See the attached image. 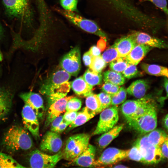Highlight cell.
Here are the masks:
<instances>
[{
  "label": "cell",
  "mask_w": 168,
  "mask_h": 168,
  "mask_svg": "<svg viewBox=\"0 0 168 168\" xmlns=\"http://www.w3.org/2000/svg\"><path fill=\"white\" fill-rule=\"evenodd\" d=\"M71 76L62 69L55 72L43 83L40 92L47 97L48 107L55 101L66 96L71 88V82L68 81Z\"/></svg>",
  "instance_id": "cell-1"
},
{
  "label": "cell",
  "mask_w": 168,
  "mask_h": 168,
  "mask_svg": "<svg viewBox=\"0 0 168 168\" xmlns=\"http://www.w3.org/2000/svg\"><path fill=\"white\" fill-rule=\"evenodd\" d=\"M2 143L6 149L12 152L28 150L33 146V140L28 130L17 125L12 126L7 131Z\"/></svg>",
  "instance_id": "cell-2"
},
{
  "label": "cell",
  "mask_w": 168,
  "mask_h": 168,
  "mask_svg": "<svg viewBox=\"0 0 168 168\" xmlns=\"http://www.w3.org/2000/svg\"><path fill=\"white\" fill-rule=\"evenodd\" d=\"M6 11L11 17L26 25L33 21V12L29 0H2Z\"/></svg>",
  "instance_id": "cell-3"
},
{
  "label": "cell",
  "mask_w": 168,
  "mask_h": 168,
  "mask_svg": "<svg viewBox=\"0 0 168 168\" xmlns=\"http://www.w3.org/2000/svg\"><path fill=\"white\" fill-rule=\"evenodd\" d=\"M55 9L71 23L83 30L106 40V34L95 21L84 18L75 12L58 8Z\"/></svg>",
  "instance_id": "cell-4"
},
{
  "label": "cell",
  "mask_w": 168,
  "mask_h": 168,
  "mask_svg": "<svg viewBox=\"0 0 168 168\" xmlns=\"http://www.w3.org/2000/svg\"><path fill=\"white\" fill-rule=\"evenodd\" d=\"M91 136L84 133L77 134L67 140L63 153V158L71 161L81 154L89 144Z\"/></svg>",
  "instance_id": "cell-5"
},
{
  "label": "cell",
  "mask_w": 168,
  "mask_h": 168,
  "mask_svg": "<svg viewBox=\"0 0 168 168\" xmlns=\"http://www.w3.org/2000/svg\"><path fill=\"white\" fill-rule=\"evenodd\" d=\"M157 122V113L154 105L142 115L127 122L134 130L141 134H145L156 129Z\"/></svg>",
  "instance_id": "cell-6"
},
{
  "label": "cell",
  "mask_w": 168,
  "mask_h": 168,
  "mask_svg": "<svg viewBox=\"0 0 168 168\" xmlns=\"http://www.w3.org/2000/svg\"><path fill=\"white\" fill-rule=\"evenodd\" d=\"M134 145L139 149L143 158V163L148 164L159 162L163 157L160 147L150 144L147 139V135L138 138Z\"/></svg>",
  "instance_id": "cell-7"
},
{
  "label": "cell",
  "mask_w": 168,
  "mask_h": 168,
  "mask_svg": "<svg viewBox=\"0 0 168 168\" xmlns=\"http://www.w3.org/2000/svg\"><path fill=\"white\" fill-rule=\"evenodd\" d=\"M97 126L92 134H102L110 130L115 126L119 119L117 105L109 107L101 111Z\"/></svg>",
  "instance_id": "cell-8"
},
{
  "label": "cell",
  "mask_w": 168,
  "mask_h": 168,
  "mask_svg": "<svg viewBox=\"0 0 168 168\" xmlns=\"http://www.w3.org/2000/svg\"><path fill=\"white\" fill-rule=\"evenodd\" d=\"M62 158L63 153L61 151L51 155L35 150L30 155L29 164L31 168H53Z\"/></svg>",
  "instance_id": "cell-9"
},
{
  "label": "cell",
  "mask_w": 168,
  "mask_h": 168,
  "mask_svg": "<svg viewBox=\"0 0 168 168\" xmlns=\"http://www.w3.org/2000/svg\"><path fill=\"white\" fill-rule=\"evenodd\" d=\"M60 65L71 75L76 77L81 68V53L78 46L72 49L62 58Z\"/></svg>",
  "instance_id": "cell-10"
},
{
  "label": "cell",
  "mask_w": 168,
  "mask_h": 168,
  "mask_svg": "<svg viewBox=\"0 0 168 168\" xmlns=\"http://www.w3.org/2000/svg\"><path fill=\"white\" fill-rule=\"evenodd\" d=\"M128 150H122L115 147L105 149L100 157L95 161L93 167H98L113 164L127 158Z\"/></svg>",
  "instance_id": "cell-11"
},
{
  "label": "cell",
  "mask_w": 168,
  "mask_h": 168,
  "mask_svg": "<svg viewBox=\"0 0 168 168\" xmlns=\"http://www.w3.org/2000/svg\"><path fill=\"white\" fill-rule=\"evenodd\" d=\"M21 116L25 128L35 138H39V124L38 118L34 110L29 105L25 104L22 110Z\"/></svg>",
  "instance_id": "cell-12"
},
{
  "label": "cell",
  "mask_w": 168,
  "mask_h": 168,
  "mask_svg": "<svg viewBox=\"0 0 168 168\" xmlns=\"http://www.w3.org/2000/svg\"><path fill=\"white\" fill-rule=\"evenodd\" d=\"M63 146V141L58 133L52 131L47 132L43 136L40 145L41 150L56 153Z\"/></svg>",
  "instance_id": "cell-13"
},
{
  "label": "cell",
  "mask_w": 168,
  "mask_h": 168,
  "mask_svg": "<svg viewBox=\"0 0 168 168\" xmlns=\"http://www.w3.org/2000/svg\"><path fill=\"white\" fill-rule=\"evenodd\" d=\"M19 96L25 104L29 105L34 110L38 118H43L45 108L43 99L39 94L29 91L22 93Z\"/></svg>",
  "instance_id": "cell-14"
},
{
  "label": "cell",
  "mask_w": 168,
  "mask_h": 168,
  "mask_svg": "<svg viewBox=\"0 0 168 168\" xmlns=\"http://www.w3.org/2000/svg\"><path fill=\"white\" fill-rule=\"evenodd\" d=\"M73 96H65L53 103L49 107L45 126H49L52 121L60 114L64 112L68 101Z\"/></svg>",
  "instance_id": "cell-15"
},
{
  "label": "cell",
  "mask_w": 168,
  "mask_h": 168,
  "mask_svg": "<svg viewBox=\"0 0 168 168\" xmlns=\"http://www.w3.org/2000/svg\"><path fill=\"white\" fill-rule=\"evenodd\" d=\"M96 148L89 144L86 148L79 155L72 160L70 164L83 167H92L95 161Z\"/></svg>",
  "instance_id": "cell-16"
},
{
  "label": "cell",
  "mask_w": 168,
  "mask_h": 168,
  "mask_svg": "<svg viewBox=\"0 0 168 168\" xmlns=\"http://www.w3.org/2000/svg\"><path fill=\"white\" fill-rule=\"evenodd\" d=\"M137 44H142L151 47L166 48L167 45L163 40L153 37L148 34L141 32H135L131 34Z\"/></svg>",
  "instance_id": "cell-17"
},
{
  "label": "cell",
  "mask_w": 168,
  "mask_h": 168,
  "mask_svg": "<svg viewBox=\"0 0 168 168\" xmlns=\"http://www.w3.org/2000/svg\"><path fill=\"white\" fill-rule=\"evenodd\" d=\"M12 97L10 91L0 87V121L6 119L9 113Z\"/></svg>",
  "instance_id": "cell-18"
},
{
  "label": "cell",
  "mask_w": 168,
  "mask_h": 168,
  "mask_svg": "<svg viewBox=\"0 0 168 168\" xmlns=\"http://www.w3.org/2000/svg\"><path fill=\"white\" fill-rule=\"evenodd\" d=\"M137 45L131 35L124 36L116 41L113 45L119 57H126Z\"/></svg>",
  "instance_id": "cell-19"
},
{
  "label": "cell",
  "mask_w": 168,
  "mask_h": 168,
  "mask_svg": "<svg viewBox=\"0 0 168 168\" xmlns=\"http://www.w3.org/2000/svg\"><path fill=\"white\" fill-rule=\"evenodd\" d=\"M151 48L144 44H137L126 58L130 64L136 65L144 58Z\"/></svg>",
  "instance_id": "cell-20"
},
{
  "label": "cell",
  "mask_w": 168,
  "mask_h": 168,
  "mask_svg": "<svg viewBox=\"0 0 168 168\" xmlns=\"http://www.w3.org/2000/svg\"><path fill=\"white\" fill-rule=\"evenodd\" d=\"M123 124L115 126L110 130L102 133L97 141L99 148L103 149L107 147L118 136L123 129Z\"/></svg>",
  "instance_id": "cell-21"
},
{
  "label": "cell",
  "mask_w": 168,
  "mask_h": 168,
  "mask_svg": "<svg viewBox=\"0 0 168 168\" xmlns=\"http://www.w3.org/2000/svg\"><path fill=\"white\" fill-rule=\"evenodd\" d=\"M149 87L148 83L146 80L140 79L133 82L126 90L128 94L139 99L145 96Z\"/></svg>",
  "instance_id": "cell-22"
},
{
  "label": "cell",
  "mask_w": 168,
  "mask_h": 168,
  "mask_svg": "<svg viewBox=\"0 0 168 168\" xmlns=\"http://www.w3.org/2000/svg\"><path fill=\"white\" fill-rule=\"evenodd\" d=\"M71 87L77 95L86 97L92 93V86L89 85L83 76H80L71 83Z\"/></svg>",
  "instance_id": "cell-23"
},
{
  "label": "cell",
  "mask_w": 168,
  "mask_h": 168,
  "mask_svg": "<svg viewBox=\"0 0 168 168\" xmlns=\"http://www.w3.org/2000/svg\"><path fill=\"white\" fill-rule=\"evenodd\" d=\"M142 102V98L137 100H128L123 103L121 106L122 114L127 121L134 116Z\"/></svg>",
  "instance_id": "cell-24"
},
{
  "label": "cell",
  "mask_w": 168,
  "mask_h": 168,
  "mask_svg": "<svg viewBox=\"0 0 168 168\" xmlns=\"http://www.w3.org/2000/svg\"><path fill=\"white\" fill-rule=\"evenodd\" d=\"M96 114L89 110L86 107L78 112L74 121L68 126L67 131H68L77 127L81 126L93 118Z\"/></svg>",
  "instance_id": "cell-25"
},
{
  "label": "cell",
  "mask_w": 168,
  "mask_h": 168,
  "mask_svg": "<svg viewBox=\"0 0 168 168\" xmlns=\"http://www.w3.org/2000/svg\"><path fill=\"white\" fill-rule=\"evenodd\" d=\"M147 135V139L151 144L160 147L166 140L168 138L167 134L163 131L154 129Z\"/></svg>",
  "instance_id": "cell-26"
},
{
  "label": "cell",
  "mask_w": 168,
  "mask_h": 168,
  "mask_svg": "<svg viewBox=\"0 0 168 168\" xmlns=\"http://www.w3.org/2000/svg\"><path fill=\"white\" fill-rule=\"evenodd\" d=\"M142 69L146 73L155 76L168 77L167 68L156 64H149L144 63L141 65Z\"/></svg>",
  "instance_id": "cell-27"
},
{
  "label": "cell",
  "mask_w": 168,
  "mask_h": 168,
  "mask_svg": "<svg viewBox=\"0 0 168 168\" xmlns=\"http://www.w3.org/2000/svg\"><path fill=\"white\" fill-rule=\"evenodd\" d=\"M103 78L105 82H109L118 86L122 85L125 82V78L122 74L112 70L105 72Z\"/></svg>",
  "instance_id": "cell-28"
},
{
  "label": "cell",
  "mask_w": 168,
  "mask_h": 168,
  "mask_svg": "<svg viewBox=\"0 0 168 168\" xmlns=\"http://www.w3.org/2000/svg\"><path fill=\"white\" fill-rule=\"evenodd\" d=\"M83 77L90 86H93L100 84L102 82V76L101 73H97L89 68L84 73Z\"/></svg>",
  "instance_id": "cell-29"
},
{
  "label": "cell",
  "mask_w": 168,
  "mask_h": 168,
  "mask_svg": "<svg viewBox=\"0 0 168 168\" xmlns=\"http://www.w3.org/2000/svg\"><path fill=\"white\" fill-rule=\"evenodd\" d=\"M9 155L0 152V168H24Z\"/></svg>",
  "instance_id": "cell-30"
},
{
  "label": "cell",
  "mask_w": 168,
  "mask_h": 168,
  "mask_svg": "<svg viewBox=\"0 0 168 168\" xmlns=\"http://www.w3.org/2000/svg\"><path fill=\"white\" fill-rule=\"evenodd\" d=\"M86 107L96 114L100 113V103L97 95L91 93L86 97Z\"/></svg>",
  "instance_id": "cell-31"
},
{
  "label": "cell",
  "mask_w": 168,
  "mask_h": 168,
  "mask_svg": "<svg viewBox=\"0 0 168 168\" xmlns=\"http://www.w3.org/2000/svg\"><path fill=\"white\" fill-rule=\"evenodd\" d=\"M129 64L126 57H119L110 62V67L112 71L121 73Z\"/></svg>",
  "instance_id": "cell-32"
},
{
  "label": "cell",
  "mask_w": 168,
  "mask_h": 168,
  "mask_svg": "<svg viewBox=\"0 0 168 168\" xmlns=\"http://www.w3.org/2000/svg\"><path fill=\"white\" fill-rule=\"evenodd\" d=\"M106 63L103 60L101 56L92 57L91 63L89 66L91 70L101 73L106 66Z\"/></svg>",
  "instance_id": "cell-33"
},
{
  "label": "cell",
  "mask_w": 168,
  "mask_h": 168,
  "mask_svg": "<svg viewBox=\"0 0 168 168\" xmlns=\"http://www.w3.org/2000/svg\"><path fill=\"white\" fill-rule=\"evenodd\" d=\"M127 92L124 87L120 88L118 92L111 96V105H118L124 103L127 97Z\"/></svg>",
  "instance_id": "cell-34"
},
{
  "label": "cell",
  "mask_w": 168,
  "mask_h": 168,
  "mask_svg": "<svg viewBox=\"0 0 168 168\" xmlns=\"http://www.w3.org/2000/svg\"><path fill=\"white\" fill-rule=\"evenodd\" d=\"M101 56L106 63H110L119 57L117 50L113 45L107 49Z\"/></svg>",
  "instance_id": "cell-35"
},
{
  "label": "cell",
  "mask_w": 168,
  "mask_h": 168,
  "mask_svg": "<svg viewBox=\"0 0 168 168\" xmlns=\"http://www.w3.org/2000/svg\"><path fill=\"white\" fill-rule=\"evenodd\" d=\"M100 103V112L111 105V96L104 92L97 95Z\"/></svg>",
  "instance_id": "cell-36"
},
{
  "label": "cell",
  "mask_w": 168,
  "mask_h": 168,
  "mask_svg": "<svg viewBox=\"0 0 168 168\" xmlns=\"http://www.w3.org/2000/svg\"><path fill=\"white\" fill-rule=\"evenodd\" d=\"M82 105L81 100L78 98L73 96L68 101L66 110L67 111H77L81 108Z\"/></svg>",
  "instance_id": "cell-37"
},
{
  "label": "cell",
  "mask_w": 168,
  "mask_h": 168,
  "mask_svg": "<svg viewBox=\"0 0 168 168\" xmlns=\"http://www.w3.org/2000/svg\"><path fill=\"white\" fill-rule=\"evenodd\" d=\"M60 2L63 10L72 12L77 11V0H60Z\"/></svg>",
  "instance_id": "cell-38"
},
{
  "label": "cell",
  "mask_w": 168,
  "mask_h": 168,
  "mask_svg": "<svg viewBox=\"0 0 168 168\" xmlns=\"http://www.w3.org/2000/svg\"><path fill=\"white\" fill-rule=\"evenodd\" d=\"M127 158L132 160L143 162V158L140 152L135 145L129 149Z\"/></svg>",
  "instance_id": "cell-39"
},
{
  "label": "cell",
  "mask_w": 168,
  "mask_h": 168,
  "mask_svg": "<svg viewBox=\"0 0 168 168\" xmlns=\"http://www.w3.org/2000/svg\"><path fill=\"white\" fill-rule=\"evenodd\" d=\"M120 88L119 86L109 82H105L102 87V89L104 92L111 96L116 93Z\"/></svg>",
  "instance_id": "cell-40"
},
{
  "label": "cell",
  "mask_w": 168,
  "mask_h": 168,
  "mask_svg": "<svg viewBox=\"0 0 168 168\" xmlns=\"http://www.w3.org/2000/svg\"><path fill=\"white\" fill-rule=\"evenodd\" d=\"M138 73L136 65L130 64L122 72V74L124 77L131 78L135 77Z\"/></svg>",
  "instance_id": "cell-41"
},
{
  "label": "cell",
  "mask_w": 168,
  "mask_h": 168,
  "mask_svg": "<svg viewBox=\"0 0 168 168\" xmlns=\"http://www.w3.org/2000/svg\"><path fill=\"white\" fill-rule=\"evenodd\" d=\"M150 1L156 6L166 14H168L166 0H145Z\"/></svg>",
  "instance_id": "cell-42"
},
{
  "label": "cell",
  "mask_w": 168,
  "mask_h": 168,
  "mask_svg": "<svg viewBox=\"0 0 168 168\" xmlns=\"http://www.w3.org/2000/svg\"><path fill=\"white\" fill-rule=\"evenodd\" d=\"M78 112L75 111H66L63 115V120L70 124L75 119Z\"/></svg>",
  "instance_id": "cell-43"
},
{
  "label": "cell",
  "mask_w": 168,
  "mask_h": 168,
  "mask_svg": "<svg viewBox=\"0 0 168 168\" xmlns=\"http://www.w3.org/2000/svg\"><path fill=\"white\" fill-rule=\"evenodd\" d=\"M63 115H60L54 119L51 123V131L54 132L55 128L63 120Z\"/></svg>",
  "instance_id": "cell-44"
},
{
  "label": "cell",
  "mask_w": 168,
  "mask_h": 168,
  "mask_svg": "<svg viewBox=\"0 0 168 168\" xmlns=\"http://www.w3.org/2000/svg\"><path fill=\"white\" fill-rule=\"evenodd\" d=\"M163 158H168V138L166 139L160 147Z\"/></svg>",
  "instance_id": "cell-45"
},
{
  "label": "cell",
  "mask_w": 168,
  "mask_h": 168,
  "mask_svg": "<svg viewBox=\"0 0 168 168\" xmlns=\"http://www.w3.org/2000/svg\"><path fill=\"white\" fill-rule=\"evenodd\" d=\"M92 56L90 53L89 51L85 53L83 56V61L85 65L89 67L91 63Z\"/></svg>",
  "instance_id": "cell-46"
},
{
  "label": "cell",
  "mask_w": 168,
  "mask_h": 168,
  "mask_svg": "<svg viewBox=\"0 0 168 168\" xmlns=\"http://www.w3.org/2000/svg\"><path fill=\"white\" fill-rule=\"evenodd\" d=\"M88 51L92 57L101 56V51L97 46H91Z\"/></svg>",
  "instance_id": "cell-47"
},
{
  "label": "cell",
  "mask_w": 168,
  "mask_h": 168,
  "mask_svg": "<svg viewBox=\"0 0 168 168\" xmlns=\"http://www.w3.org/2000/svg\"><path fill=\"white\" fill-rule=\"evenodd\" d=\"M69 125V124L63 120L54 132L58 133H61L67 128Z\"/></svg>",
  "instance_id": "cell-48"
},
{
  "label": "cell",
  "mask_w": 168,
  "mask_h": 168,
  "mask_svg": "<svg viewBox=\"0 0 168 168\" xmlns=\"http://www.w3.org/2000/svg\"><path fill=\"white\" fill-rule=\"evenodd\" d=\"M106 40L102 38H100V39L97 42V46L100 49L101 51L104 50L106 47Z\"/></svg>",
  "instance_id": "cell-49"
},
{
  "label": "cell",
  "mask_w": 168,
  "mask_h": 168,
  "mask_svg": "<svg viewBox=\"0 0 168 168\" xmlns=\"http://www.w3.org/2000/svg\"><path fill=\"white\" fill-rule=\"evenodd\" d=\"M168 114H167L163 119V124L165 128L167 131L168 130Z\"/></svg>",
  "instance_id": "cell-50"
},
{
  "label": "cell",
  "mask_w": 168,
  "mask_h": 168,
  "mask_svg": "<svg viewBox=\"0 0 168 168\" xmlns=\"http://www.w3.org/2000/svg\"><path fill=\"white\" fill-rule=\"evenodd\" d=\"M167 77L166 78H165L164 79V86L165 90L166 91V96H168V81L167 79Z\"/></svg>",
  "instance_id": "cell-51"
},
{
  "label": "cell",
  "mask_w": 168,
  "mask_h": 168,
  "mask_svg": "<svg viewBox=\"0 0 168 168\" xmlns=\"http://www.w3.org/2000/svg\"><path fill=\"white\" fill-rule=\"evenodd\" d=\"M2 28L1 26V24H0V40H1V38L2 34ZM2 54L0 51V60L2 58Z\"/></svg>",
  "instance_id": "cell-52"
},
{
  "label": "cell",
  "mask_w": 168,
  "mask_h": 168,
  "mask_svg": "<svg viewBox=\"0 0 168 168\" xmlns=\"http://www.w3.org/2000/svg\"><path fill=\"white\" fill-rule=\"evenodd\" d=\"M114 168H126L128 167L124 165H118L114 167Z\"/></svg>",
  "instance_id": "cell-53"
}]
</instances>
